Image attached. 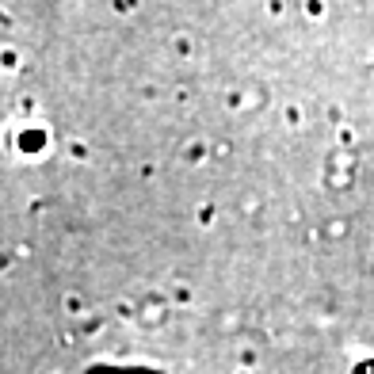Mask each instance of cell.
Segmentation results:
<instances>
[{
	"label": "cell",
	"mask_w": 374,
	"mask_h": 374,
	"mask_svg": "<svg viewBox=\"0 0 374 374\" xmlns=\"http://www.w3.org/2000/svg\"><path fill=\"white\" fill-rule=\"evenodd\" d=\"M42 138L50 141V134H46V130H27V134H23V149H39Z\"/></svg>",
	"instance_id": "obj_1"
},
{
	"label": "cell",
	"mask_w": 374,
	"mask_h": 374,
	"mask_svg": "<svg viewBox=\"0 0 374 374\" xmlns=\"http://www.w3.org/2000/svg\"><path fill=\"white\" fill-rule=\"evenodd\" d=\"M65 309H69V313H80V309H84V302H80L77 294H69V298H65Z\"/></svg>",
	"instance_id": "obj_2"
},
{
	"label": "cell",
	"mask_w": 374,
	"mask_h": 374,
	"mask_svg": "<svg viewBox=\"0 0 374 374\" xmlns=\"http://www.w3.org/2000/svg\"><path fill=\"white\" fill-rule=\"evenodd\" d=\"M241 374H248V371H241Z\"/></svg>",
	"instance_id": "obj_3"
}]
</instances>
